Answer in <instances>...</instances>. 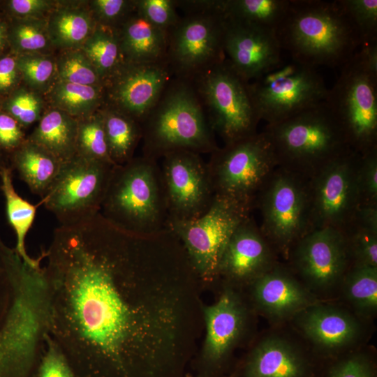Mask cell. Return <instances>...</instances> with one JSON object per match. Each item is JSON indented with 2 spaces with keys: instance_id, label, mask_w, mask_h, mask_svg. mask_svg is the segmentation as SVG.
Instances as JSON below:
<instances>
[{
  "instance_id": "cell-44",
  "label": "cell",
  "mask_w": 377,
  "mask_h": 377,
  "mask_svg": "<svg viewBox=\"0 0 377 377\" xmlns=\"http://www.w3.org/2000/svg\"><path fill=\"white\" fill-rule=\"evenodd\" d=\"M8 111L22 126H28L40 119L42 101L36 94L20 91L8 102Z\"/></svg>"
},
{
  "instance_id": "cell-18",
  "label": "cell",
  "mask_w": 377,
  "mask_h": 377,
  "mask_svg": "<svg viewBox=\"0 0 377 377\" xmlns=\"http://www.w3.org/2000/svg\"><path fill=\"white\" fill-rule=\"evenodd\" d=\"M223 47L232 68L249 82L282 64L275 33L226 17Z\"/></svg>"
},
{
  "instance_id": "cell-46",
  "label": "cell",
  "mask_w": 377,
  "mask_h": 377,
  "mask_svg": "<svg viewBox=\"0 0 377 377\" xmlns=\"http://www.w3.org/2000/svg\"><path fill=\"white\" fill-rule=\"evenodd\" d=\"M26 140L22 126L10 114L0 113V151L13 153Z\"/></svg>"
},
{
  "instance_id": "cell-45",
  "label": "cell",
  "mask_w": 377,
  "mask_h": 377,
  "mask_svg": "<svg viewBox=\"0 0 377 377\" xmlns=\"http://www.w3.org/2000/svg\"><path fill=\"white\" fill-rule=\"evenodd\" d=\"M328 377H374V372L366 357L354 355L335 363L330 368Z\"/></svg>"
},
{
  "instance_id": "cell-5",
  "label": "cell",
  "mask_w": 377,
  "mask_h": 377,
  "mask_svg": "<svg viewBox=\"0 0 377 377\" xmlns=\"http://www.w3.org/2000/svg\"><path fill=\"white\" fill-rule=\"evenodd\" d=\"M278 166L309 179L332 160L352 150L324 101L265 130Z\"/></svg>"
},
{
  "instance_id": "cell-16",
  "label": "cell",
  "mask_w": 377,
  "mask_h": 377,
  "mask_svg": "<svg viewBox=\"0 0 377 377\" xmlns=\"http://www.w3.org/2000/svg\"><path fill=\"white\" fill-rule=\"evenodd\" d=\"M293 249L295 269L309 285L325 290L340 282L351 260L343 231L313 229L299 239Z\"/></svg>"
},
{
  "instance_id": "cell-4",
  "label": "cell",
  "mask_w": 377,
  "mask_h": 377,
  "mask_svg": "<svg viewBox=\"0 0 377 377\" xmlns=\"http://www.w3.org/2000/svg\"><path fill=\"white\" fill-rule=\"evenodd\" d=\"M100 214L117 228L137 235L165 230L168 212L157 161L141 156L114 165Z\"/></svg>"
},
{
  "instance_id": "cell-43",
  "label": "cell",
  "mask_w": 377,
  "mask_h": 377,
  "mask_svg": "<svg viewBox=\"0 0 377 377\" xmlns=\"http://www.w3.org/2000/svg\"><path fill=\"white\" fill-rule=\"evenodd\" d=\"M91 5L100 25L114 30L135 12V1L94 0Z\"/></svg>"
},
{
  "instance_id": "cell-20",
  "label": "cell",
  "mask_w": 377,
  "mask_h": 377,
  "mask_svg": "<svg viewBox=\"0 0 377 377\" xmlns=\"http://www.w3.org/2000/svg\"><path fill=\"white\" fill-rule=\"evenodd\" d=\"M251 283L256 306L273 319L290 318L316 304L313 295L290 273L275 265Z\"/></svg>"
},
{
  "instance_id": "cell-25",
  "label": "cell",
  "mask_w": 377,
  "mask_h": 377,
  "mask_svg": "<svg viewBox=\"0 0 377 377\" xmlns=\"http://www.w3.org/2000/svg\"><path fill=\"white\" fill-rule=\"evenodd\" d=\"M62 163L48 151L27 139L12 153L10 167L34 194L43 198L58 175Z\"/></svg>"
},
{
  "instance_id": "cell-13",
  "label": "cell",
  "mask_w": 377,
  "mask_h": 377,
  "mask_svg": "<svg viewBox=\"0 0 377 377\" xmlns=\"http://www.w3.org/2000/svg\"><path fill=\"white\" fill-rule=\"evenodd\" d=\"M260 120L284 121L325 101L328 89L314 68L292 61L249 82Z\"/></svg>"
},
{
  "instance_id": "cell-30",
  "label": "cell",
  "mask_w": 377,
  "mask_h": 377,
  "mask_svg": "<svg viewBox=\"0 0 377 377\" xmlns=\"http://www.w3.org/2000/svg\"><path fill=\"white\" fill-rule=\"evenodd\" d=\"M82 50L90 60L104 82L124 64L117 32L98 25L82 45Z\"/></svg>"
},
{
  "instance_id": "cell-31",
  "label": "cell",
  "mask_w": 377,
  "mask_h": 377,
  "mask_svg": "<svg viewBox=\"0 0 377 377\" xmlns=\"http://www.w3.org/2000/svg\"><path fill=\"white\" fill-rule=\"evenodd\" d=\"M94 29L90 15L83 10L74 8L56 10L47 22L50 42L63 48L82 45Z\"/></svg>"
},
{
  "instance_id": "cell-36",
  "label": "cell",
  "mask_w": 377,
  "mask_h": 377,
  "mask_svg": "<svg viewBox=\"0 0 377 377\" xmlns=\"http://www.w3.org/2000/svg\"><path fill=\"white\" fill-rule=\"evenodd\" d=\"M338 2L357 32L362 45L377 41V0H338Z\"/></svg>"
},
{
  "instance_id": "cell-49",
  "label": "cell",
  "mask_w": 377,
  "mask_h": 377,
  "mask_svg": "<svg viewBox=\"0 0 377 377\" xmlns=\"http://www.w3.org/2000/svg\"><path fill=\"white\" fill-rule=\"evenodd\" d=\"M3 31L1 26L0 25V47L3 42Z\"/></svg>"
},
{
  "instance_id": "cell-12",
  "label": "cell",
  "mask_w": 377,
  "mask_h": 377,
  "mask_svg": "<svg viewBox=\"0 0 377 377\" xmlns=\"http://www.w3.org/2000/svg\"><path fill=\"white\" fill-rule=\"evenodd\" d=\"M114 166L76 155L62 163L40 202L60 226L84 222L100 213Z\"/></svg>"
},
{
  "instance_id": "cell-37",
  "label": "cell",
  "mask_w": 377,
  "mask_h": 377,
  "mask_svg": "<svg viewBox=\"0 0 377 377\" xmlns=\"http://www.w3.org/2000/svg\"><path fill=\"white\" fill-rule=\"evenodd\" d=\"M343 232L353 263L377 267V231L352 221Z\"/></svg>"
},
{
  "instance_id": "cell-38",
  "label": "cell",
  "mask_w": 377,
  "mask_h": 377,
  "mask_svg": "<svg viewBox=\"0 0 377 377\" xmlns=\"http://www.w3.org/2000/svg\"><path fill=\"white\" fill-rule=\"evenodd\" d=\"M12 36L17 49L26 53L42 50L50 42L47 24L40 18H27L18 23Z\"/></svg>"
},
{
  "instance_id": "cell-41",
  "label": "cell",
  "mask_w": 377,
  "mask_h": 377,
  "mask_svg": "<svg viewBox=\"0 0 377 377\" xmlns=\"http://www.w3.org/2000/svg\"><path fill=\"white\" fill-rule=\"evenodd\" d=\"M16 62L26 81L35 87L47 84L56 69L52 58L37 53H25Z\"/></svg>"
},
{
  "instance_id": "cell-29",
  "label": "cell",
  "mask_w": 377,
  "mask_h": 377,
  "mask_svg": "<svg viewBox=\"0 0 377 377\" xmlns=\"http://www.w3.org/2000/svg\"><path fill=\"white\" fill-rule=\"evenodd\" d=\"M101 112L110 158L115 165H123L133 158L134 151L142 139L141 125L110 106Z\"/></svg>"
},
{
  "instance_id": "cell-28",
  "label": "cell",
  "mask_w": 377,
  "mask_h": 377,
  "mask_svg": "<svg viewBox=\"0 0 377 377\" xmlns=\"http://www.w3.org/2000/svg\"><path fill=\"white\" fill-rule=\"evenodd\" d=\"M290 0H220L227 19L276 33L286 15Z\"/></svg>"
},
{
  "instance_id": "cell-7",
  "label": "cell",
  "mask_w": 377,
  "mask_h": 377,
  "mask_svg": "<svg viewBox=\"0 0 377 377\" xmlns=\"http://www.w3.org/2000/svg\"><path fill=\"white\" fill-rule=\"evenodd\" d=\"M184 15L168 34L165 60L173 76L193 81L223 61L225 17L220 0L177 1Z\"/></svg>"
},
{
  "instance_id": "cell-27",
  "label": "cell",
  "mask_w": 377,
  "mask_h": 377,
  "mask_svg": "<svg viewBox=\"0 0 377 377\" xmlns=\"http://www.w3.org/2000/svg\"><path fill=\"white\" fill-rule=\"evenodd\" d=\"M13 172L8 165L0 169V189L5 199L6 216L16 235L15 249L24 262L38 267L45 258V250L43 249L40 255L34 258L27 251L25 241L36 218L37 208L42 203L32 204L17 193L13 182Z\"/></svg>"
},
{
  "instance_id": "cell-48",
  "label": "cell",
  "mask_w": 377,
  "mask_h": 377,
  "mask_svg": "<svg viewBox=\"0 0 377 377\" xmlns=\"http://www.w3.org/2000/svg\"><path fill=\"white\" fill-rule=\"evenodd\" d=\"M17 70V62L13 57L0 59V90L8 89L15 84Z\"/></svg>"
},
{
  "instance_id": "cell-15",
  "label": "cell",
  "mask_w": 377,
  "mask_h": 377,
  "mask_svg": "<svg viewBox=\"0 0 377 377\" xmlns=\"http://www.w3.org/2000/svg\"><path fill=\"white\" fill-rule=\"evenodd\" d=\"M160 172L167 220H191L202 215L215 195L207 162L201 154L186 150L162 158Z\"/></svg>"
},
{
  "instance_id": "cell-21",
  "label": "cell",
  "mask_w": 377,
  "mask_h": 377,
  "mask_svg": "<svg viewBox=\"0 0 377 377\" xmlns=\"http://www.w3.org/2000/svg\"><path fill=\"white\" fill-rule=\"evenodd\" d=\"M206 335L203 357L218 362L228 355L244 329L245 308L232 290L224 291L214 304L202 306Z\"/></svg>"
},
{
  "instance_id": "cell-6",
  "label": "cell",
  "mask_w": 377,
  "mask_h": 377,
  "mask_svg": "<svg viewBox=\"0 0 377 377\" xmlns=\"http://www.w3.org/2000/svg\"><path fill=\"white\" fill-rule=\"evenodd\" d=\"M324 102L352 150L377 149V41L362 45L341 66Z\"/></svg>"
},
{
  "instance_id": "cell-1",
  "label": "cell",
  "mask_w": 377,
  "mask_h": 377,
  "mask_svg": "<svg viewBox=\"0 0 377 377\" xmlns=\"http://www.w3.org/2000/svg\"><path fill=\"white\" fill-rule=\"evenodd\" d=\"M98 213L45 251L48 334L75 377H171L194 343L198 277L184 250Z\"/></svg>"
},
{
  "instance_id": "cell-33",
  "label": "cell",
  "mask_w": 377,
  "mask_h": 377,
  "mask_svg": "<svg viewBox=\"0 0 377 377\" xmlns=\"http://www.w3.org/2000/svg\"><path fill=\"white\" fill-rule=\"evenodd\" d=\"M347 300L360 313L373 315L377 309V267L353 263L342 280Z\"/></svg>"
},
{
  "instance_id": "cell-23",
  "label": "cell",
  "mask_w": 377,
  "mask_h": 377,
  "mask_svg": "<svg viewBox=\"0 0 377 377\" xmlns=\"http://www.w3.org/2000/svg\"><path fill=\"white\" fill-rule=\"evenodd\" d=\"M308 363L290 342L279 337L263 339L251 352L244 377H306Z\"/></svg>"
},
{
  "instance_id": "cell-10",
  "label": "cell",
  "mask_w": 377,
  "mask_h": 377,
  "mask_svg": "<svg viewBox=\"0 0 377 377\" xmlns=\"http://www.w3.org/2000/svg\"><path fill=\"white\" fill-rule=\"evenodd\" d=\"M253 205L215 195L209 209L191 220H167L166 228L182 242L198 276L212 281L219 276L225 248L237 226L251 216Z\"/></svg>"
},
{
  "instance_id": "cell-50",
  "label": "cell",
  "mask_w": 377,
  "mask_h": 377,
  "mask_svg": "<svg viewBox=\"0 0 377 377\" xmlns=\"http://www.w3.org/2000/svg\"><path fill=\"white\" fill-rule=\"evenodd\" d=\"M6 165L3 163V161L1 156V153L0 151V169Z\"/></svg>"
},
{
  "instance_id": "cell-17",
  "label": "cell",
  "mask_w": 377,
  "mask_h": 377,
  "mask_svg": "<svg viewBox=\"0 0 377 377\" xmlns=\"http://www.w3.org/2000/svg\"><path fill=\"white\" fill-rule=\"evenodd\" d=\"M172 77L166 60L124 63L105 84L108 106L141 124Z\"/></svg>"
},
{
  "instance_id": "cell-35",
  "label": "cell",
  "mask_w": 377,
  "mask_h": 377,
  "mask_svg": "<svg viewBox=\"0 0 377 377\" xmlns=\"http://www.w3.org/2000/svg\"><path fill=\"white\" fill-rule=\"evenodd\" d=\"M56 68L59 80L104 87L103 80L82 50H71L63 54Z\"/></svg>"
},
{
  "instance_id": "cell-22",
  "label": "cell",
  "mask_w": 377,
  "mask_h": 377,
  "mask_svg": "<svg viewBox=\"0 0 377 377\" xmlns=\"http://www.w3.org/2000/svg\"><path fill=\"white\" fill-rule=\"evenodd\" d=\"M299 314V325L304 334L325 350L346 348L352 344L360 333L357 320L339 308L315 304Z\"/></svg>"
},
{
  "instance_id": "cell-34",
  "label": "cell",
  "mask_w": 377,
  "mask_h": 377,
  "mask_svg": "<svg viewBox=\"0 0 377 377\" xmlns=\"http://www.w3.org/2000/svg\"><path fill=\"white\" fill-rule=\"evenodd\" d=\"M77 155L115 165L109 154L101 111L78 119Z\"/></svg>"
},
{
  "instance_id": "cell-2",
  "label": "cell",
  "mask_w": 377,
  "mask_h": 377,
  "mask_svg": "<svg viewBox=\"0 0 377 377\" xmlns=\"http://www.w3.org/2000/svg\"><path fill=\"white\" fill-rule=\"evenodd\" d=\"M276 35L293 61L314 68L341 67L362 45L338 0H290Z\"/></svg>"
},
{
  "instance_id": "cell-24",
  "label": "cell",
  "mask_w": 377,
  "mask_h": 377,
  "mask_svg": "<svg viewBox=\"0 0 377 377\" xmlns=\"http://www.w3.org/2000/svg\"><path fill=\"white\" fill-rule=\"evenodd\" d=\"M125 64H144L165 60L168 34L133 13L116 30Z\"/></svg>"
},
{
  "instance_id": "cell-14",
  "label": "cell",
  "mask_w": 377,
  "mask_h": 377,
  "mask_svg": "<svg viewBox=\"0 0 377 377\" xmlns=\"http://www.w3.org/2000/svg\"><path fill=\"white\" fill-rule=\"evenodd\" d=\"M360 154L350 150L332 160L311 178L309 188L312 228L343 231L360 206L357 170Z\"/></svg>"
},
{
  "instance_id": "cell-19",
  "label": "cell",
  "mask_w": 377,
  "mask_h": 377,
  "mask_svg": "<svg viewBox=\"0 0 377 377\" xmlns=\"http://www.w3.org/2000/svg\"><path fill=\"white\" fill-rule=\"evenodd\" d=\"M274 265L272 246L249 216L230 237L219 266V276L235 282H252Z\"/></svg>"
},
{
  "instance_id": "cell-39",
  "label": "cell",
  "mask_w": 377,
  "mask_h": 377,
  "mask_svg": "<svg viewBox=\"0 0 377 377\" xmlns=\"http://www.w3.org/2000/svg\"><path fill=\"white\" fill-rule=\"evenodd\" d=\"M176 0H135V12L168 34L178 22Z\"/></svg>"
},
{
  "instance_id": "cell-3",
  "label": "cell",
  "mask_w": 377,
  "mask_h": 377,
  "mask_svg": "<svg viewBox=\"0 0 377 377\" xmlns=\"http://www.w3.org/2000/svg\"><path fill=\"white\" fill-rule=\"evenodd\" d=\"M142 156L158 161L181 150L211 154L218 146L192 81L173 76L141 122Z\"/></svg>"
},
{
  "instance_id": "cell-47",
  "label": "cell",
  "mask_w": 377,
  "mask_h": 377,
  "mask_svg": "<svg viewBox=\"0 0 377 377\" xmlns=\"http://www.w3.org/2000/svg\"><path fill=\"white\" fill-rule=\"evenodd\" d=\"M52 4V1L45 0H12L9 3L12 11L27 18H39Z\"/></svg>"
},
{
  "instance_id": "cell-42",
  "label": "cell",
  "mask_w": 377,
  "mask_h": 377,
  "mask_svg": "<svg viewBox=\"0 0 377 377\" xmlns=\"http://www.w3.org/2000/svg\"><path fill=\"white\" fill-rule=\"evenodd\" d=\"M357 180L360 205H377V149L360 154Z\"/></svg>"
},
{
  "instance_id": "cell-32",
  "label": "cell",
  "mask_w": 377,
  "mask_h": 377,
  "mask_svg": "<svg viewBox=\"0 0 377 377\" xmlns=\"http://www.w3.org/2000/svg\"><path fill=\"white\" fill-rule=\"evenodd\" d=\"M104 92L103 87L59 80L52 91L51 98L57 109L82 119L94 113V109L103 101Z\"/></svg>"
},
{
  "instance_id": "cell-40",
  "label": "cell",
  "mask_w": 377,
  "mask_h": 377,
  "mask_svg": "<svg viewBox=\"0 0 377 377\" xmlns=\"http://www.w3.org/2000/svg\"><path fill=\"white\" fill-rule=\"evenodd\" d=\"M34 377H75L66 355L48 333Z\"/></svg>"
},
{
  "instance_id": "cell-11",
  "label": "cell",
  "mask_w": 377,
  "mask_h": 377,
  "mask_svg": "<svg viewBox=\"0 0 377 377\" xmlns=\"http://www.w3.org/2000/svg\"><path fill=\"white\" fill-rule=\"evenodd\" d=\"M207 165L215 195L252 205L278 167L273 145L265 131L219 147L210 154Z\"/></svg>"
},
{
  "instance_id": "cell-26",
  "label": "cell",
  "mask_w": 377,
  "mask_h": 377,
  "mask_svg": "<svg viewBox=\"0 0 377 377\" xmlns=\"http://www.w3.org/2000/svg\"><path fill=\"white\" fill-rule=\"evenodd\" d=\"M77 119L61 110H51L40 119L28 140L64 163L77 155Z\"/></svg>"
},
{
  "instance_id": "cell-8",
  "label": "cell",
  "mask_w": 377,
  "mask_h": 377,
  "mask_svg": "<svg viewBox=\"0 0 377 377\" xmlns=\"http://www.w3.org/2000/svg\"><path fill=\"white\" fill-rule=\"evenodd\" d=\"M214 132L229 144L257 133L260 121L249 89L226 58L193 81Z\"/></svg>"
},
{
  "instance_id": "cell-9",
  "label": "cell",
  "mask_w": 377,
  "mask_h": 377,
  "mask_svg": "<svg viewBox=\"0 0 377 377\" xmlns=\"http://www.w3.org/2000/svg\"><path fill=\"white\" fill-rule=\"evenodd\" d=\"M259 227L271 246L288 256L295 243L313 230L309 179L277 167L256 198Z\"/></svg>"
}]
</instances>
